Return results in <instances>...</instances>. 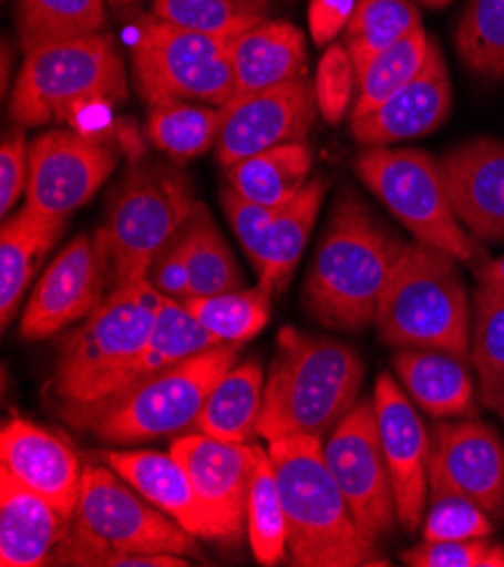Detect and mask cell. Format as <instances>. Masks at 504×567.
Returning <instances> with one entry per match:
<instances>
[{"label":"cell","mask_w":504,"mask_h":567,"mask_svg":"<svg viewBox=\"0 0 504 567\" xmlns=\"http://www.w3.org/2000/svg\"><path fill=\"white\" fill-rule=\"evenodd\" d=\"M64 221L48 217L32 206L19 208L3 219L0 234V319L8 328L19 312L21 299L34 278L43 256L64 231Z\"/></svg>","instance_id":"26"},{"label":"cell","mask_w":504,"mask_h":567,"mask_svg":"<svg viewBox=\"0 0 504 567\" xmlns=\"http://www.w3.org/2000/svg\"><path fill=\"white\" fill-rule=\"evenodd\" d=\"M312 154L304 141L276 145L227 167V186L249 202L281 208L308 184Z\"/></svg>","instance_id":"28"},{"label":"cell","mask_w":504,"mask_h":567,"mask_svg":"<svg viewBox=\"0 0 504 567\" xmlns=\"http://www.w3.org/2000/svg\"><path fill=\"white\" fill-rule=\"evenodd\" d=\"M177 243L191 278V297L243 290L238 262L202 202H195L193 210L182 224Z\"/></svg>","instance_id":"30"},{"label":"cell","mask_w":504,"mask_h":567,"mask_svg":"<svg viewBox=\"0 0 504 567\" xmlns=\"http://www.w3.org/2000/svg\"><path fill=\"white\" fill-rule=\"evenodd\" d=\"M0 462L64 516H75L84 471L71 445L60 436L25 419H10L0 432Z\"/></svg>","instance_id":"21"},{"label":"cell","mask_w":504,"mask_h":567,"mask_svg":"<svg viewBox=\"0 0 504 567\" xmlns=\"http://www.w3.org/2000/svg\"><path fill=\"white\" fill-rule=\"evenodd\" d=\"M217 344H224V342H219L213 332H208L188 312L184 301L161 297L150 339L141 355L136 384L150 380L152 375L161 373L167 367L184 362L193 355H199Z\"/></svg>","instance_id":"32"},{"label":"cell","mask_w":504,"mask_h":567,"mask_svg":"<svg viewBox=\"0 0 504 567\" xmlns=\"http://www.w3.org/2000/svg\"><path fill=\"white\" fill-rule=\"evenodd\" d=\"M238 344H217L132 386L93 427L104 443L136 445L195 425L213 386L238 360Z\"/></svg>","instance_id":"9"},{"label":"cell","mask_w":504,"mask_h":567,"mask_svg":"<svg viewBox=\"0 0 504 567\" xmlns=\"http://www.w3.org/2000/svg\"><path fill=\"white\" fill-rule=\"evenodd\" d=\"M500 414H502V419H504V399H502V405H500V410H497Z\"/></svg>","instance_id":"52"},{"label":"cell","mask_w":504,"mask_h":567,"mask_svg":"<svg viewBox=\"0 0 504 567\" xmlns=\"http://www.w3.org/2000/svg\"><path fill=\"white\" fill-rule=\"evenodd\" d=\"M464 229L480 243L504 240V143L473 138L441 158Z\"/></svg>","instance_id":"20"},{"label":"cell","mask_w":504,"mask_h":567,"mask_svg":"<svg viewBox=\"0 0 504 567\" xmlns=\"http://www.w3.org/2000/svg\"><path fill=\"white\" fill-rule=\"evenodd\" d=\"M71 523L73 518L23 486L10 471L0 468V565H48L54 547L69 534Z\"/></svg>","instance_id":"22"},{"label":"cell","mask_w":504,"mask_h":567,"mask_svg":"<svg viewBox=\"0 0 504 567\" xmlns=\"http://www.w3.org/2000/svg\"><path fill=\"white\" fill-rule=\"evenodd\" d=\"M265 375L256 360L234 364L208 393L193 432L227 443H249L258 436Z\"/></svg>","instance_id":"27"},{"label":"cell","mask_w":504,"mask_h":567,"mask_svg":"<svg viewBox=\"0 0 504 567\" xmlns=\"http://www.w3.org/2000/svg\"><path fill=\"white\" fill-rule=\"evenodd\" d=\"M371 401L391 488H394L399 523L408 534H414L423 525L430 495V436L408 393L389 373H380Z\"/></svg>","instance_id":"16"},{"label":"cell","mask_w":504,"mask_h":567,"mask_svg":"<svg viewBox=\"0 0 504 567\" xmlns=\"http://www.w3.org/2000/svg\"><path fill=\"white\" fill-rule=\"evenodd\" d=\"M161 297L147 278L119 288L62 339L50 395L64 421L93 430L136 384Z\"/></svg>","instance_id":"1"},{"label":"cell","mask_w":504,"mask_h":567,"mask_svg":"<svg viewBox=\"0 0 504 567\" xmlns=\"http://www.w3.org/2000/svg\"><path fill=\"white\" fill-rule=\"evenodd\" d=\"M475 274H477L480 282H493V286L504 288V256L497 258V260H488Z\"/></svg>","instance_id":"48"},{"label":"cell","mask_w":504,"mask_h":567,"mask_svg":"<svg viewBox=\"0 0 504 567\" xmlns=\"http://www.w3.org/2000/svg\"><path fill=\"white\" fill-rule=\"evenodd\" d=\"M317 113L315 84L308 78L236 95L222 106V127L215 143L217 161L232 167L269 147L304 141Z\"/></svg>","instance_id":"14"},{"label":"cell","mask_w":504,"mask_h":567,"mask_svg":"<svg viewBox=\"0 0 504 567\" xmlns=\"http://www.w3.org/2000/svg\"><path fill=\"white\" fill-rule=\"evenodd\" d=\"M260 450L254 443H227L199 432L173 443L171 452L186 468L215 527V540H238L243 536L249 484Z\"/></svg>","instance_id":"15"},{"label":"cell","mask_w":504,"mask_h":567,"mask_svg":"<svg viewBox=\"0 0 504 567\" xmlns=\"http://www.w3.org/2000/svg\"><path fill=\"white\" fill-rule=\"evenodd\" d=\"M229 56L236 78V95L304 80L308 73L306 39L301 30L288 21H263L247 30L229 41Z\"/></svg>","instance_id":"24"},{"label":"cell","mask_w":504,"mask_h":567,"mask_svg":"<svg viewBox=\"0 0 504 567\" xmlns=\"http://www.w3.org/2000/svg\"><path fill=\"white\" fill-rule=\"evenodd\" d=\"M471 360L480 378L482 403L500 410L504 399V288L480 282L471 326Z\"/></svg>","instance_id":"36"},{"label":"cell","mask_w":504,"mask_h":567,"mask_svg":"<svg viewBox=\"0 0 504 567\" xmlns=\"http://www.w3.org/2000/svg\"><path fill=\"white\" fill-rule=\"evenodd\" d=\"M362 358L338 339L284 328L269 364L258 436L326 439L360 401Z\"/></svg>","instance_id":"3"},{"label":"cell","mask_w":504,"mask_h":567,"mask_svg":"<svg viewBox=\"0 0 504 567\" xmlns=\"http://www.w3.org/2000/svg\"><path fill=\"white\" fill-rule=\"evenodd\" d=\"M416 3L425 6V8H432V10H441L445 8L448 3H455V0H416Z\"/></svg>","instance_id":"50"},{"label":"cell","mask_w":504,"mask_h":567,"mask_svg":"<svg viewBox=\"0 0 504 567\" xmlns=\"http://www.w3.org/2000/svg\"><path fill=\"white\" fill-rule=\"evenodd\" d=\"M315 100L328 125H340L353 109L356 69L344 43H332L319 60L315 75Z\"/></svg>","instance_id":"42"},{"label":"cell","mask_w":504,"mask_h":567,"mask_svg":"<svg viewBox=\"0 0 504 567\" xmlns=\"http://www.w3.org/2000/svg\"><path fill=\"white\" fill-rule=\"evenodd\" d=\"M428 482L432 491L469 497L493 518L504 514V443L473 416L439 423L430 436Z\"/></svg>","instance_id":"17"},{"label":"cell","mask_w":504,"mask_h":567,"mask_svg":"<svg viewBox=\"0 0 504 567\" xmlns=\"http://www.w3.org/2000/svg\"><path fill=\"white\" fill-rule=\"evenodd\" d=\"M453 89L443 54L432 41L430 54L419 75L399 93L382 102L369 116L351 123V134L362 147H389L403 141L421 138L451 113Z\"/></svg>","instance_id":"19"},{"label":"cell","mask_w":504,"mask_h":567,"mask_svg":"<svg viewBox=\"0 0 504 567\" xmlns=\"http://www.w3.org/2000/svg\"><path fill=\"white\" fill-rule=\"evenodd\" d=\"M125 93L123 56L116 43L100 32L25 52L10 111L19 127H39L69 121L82 106L119 102Z\"/></svg>","instance_id":"7"},{"label":"cell","mask_w":504,"mask_h":567,"mask_svg":"<svg viewBox=\"0 0 504 567\" xmlns=\"http://www.w3.org/2000/svg\"><path fill=\"white\" fill-rule=\"evenodd\" d=\"M358 0H310L308 25L315 43L330 45L353 19Z\"/></svg>","instance_id":"47"},{"label":"cell","mask_w":504,"mask_h":567,"mask_svg":"<svg viewBox=\"0 0 504 567\" xmlns=\"http://www.w3.org/2000/svg\"><path fill=\"white\" fill-rule=\"evenodd\" d=\"M109 6H114V8H121V6H130V3H136V0H106Z\"/></svg>","instance_id":"51"},{"label":"cell","mask_w":504,"mask_h":567,"mask_svg":"<svg viewBox=\"0 0 504 567\" xmlns=\"http://www.w3.org/2000/svg\"><path fill=\"white\" fill-rule=\"evenodd\" d=\"M423 540H466L493 534L491 516L469 497L451 491H432L423 516Z\"/></svg>","instance_id":"41"},{"label":"cell","mask_w":504,"mask_h":567,"mask_svg":"<svg viewBox=\"0 0 504 567\" xmlns=\"http://www.w3.org/2000/svg\"><path fill=\"white\" fill-rule=\"evenodd\" d=\"M106 466L130 482L145 499L197 538L215 540V527L193 488V482L173 452L132 450L106 452Z\"/></svg>","instance_id":"23"},{"label":"cell","mask_w":504,"mask_h":567,"mask_svg":"<svg viewBox=\"0 0 504 567\" xmlns=\"http://www.w3.org/2000/svg\"><path fill=\"white\" fill-rule=\"evenodd\" d=\"M323 460L362 534L373 543L394 534L401 523L373 401H358L335 425L323 439Z\"/></svg>","instance_id":"12"},{"label":"cell","mask_w":504,"mask_h":567,"mask_svg":"<svg viewBox=\"0 0 504 567\" xmlns=\"http://www.w3.org/2000/svg\"><path fill=\"white\" fill-rule=\"evenodd\" d=\"M30 179V145L25 143L23 127L3 136L0 145V213L10 217L12 208L28 190Z\"/></svg>","instance_id":"45"},{"label":"cell","mask_w":504,"mask_h":567,"mask_svg":"<svg viewBox=\"0 0 504 567\" xmlns=\"http://www.w3.org/2000/svg\"><path fill=\"white\" fill-rule=\"evenodd\" d=\"M455 43L473 73L491 80L504 78V0H471Z\"/></svg>","instance_id":"40"},{"label":"cell","mask_w":504,"mask_h":567,"mask_svg":"<svg viewBox=\"0 0 504 567\" xmlns=\"http://www.w3.org/2000/svg\"><path fill=\"white\" fill-rule=\"evenodd\" d=\"M412 567H504V547L488 538L423 540L401 554Z\"/></svg>","instance_id":"43"},{"label":"cell","mask_w":504,"mask_h":567,"mask_svg":"<svg viewBox=\"0 0 504 567\" xmlns=\"http://www.w3.org/2000/svg\"><path fill=\"white\" fill-rule=\"evenodd\" d=\"M104 23V0H17V28L25 52L54 41L100 34Z\"/></svg>","instance_id":"33"},{"label":"cell","mask_w":504,"mask_h":567,"mask_svg":"<svg viewBox=\"0 0 504 567\" xmlns=\"http://www.w3.org/2000/svg\"><path fill=\"white\" fill-rule=\"evenodd\" d=\"M222 208H224V213H227V217L234 226V234H236L243 251L247 254L249 262L258 271L260 262H263V247H265L269 226H271L278 208H269V206L249 202L243 195H238L232 186L222 190Z\"/></svg>","instance_id":"44"},{"label":"cell","mask_w":504,"mask_h":567,"mask_svg":"<svg viewBox=\"0 0 504 567\" xmlns=\"http://www.w3.org/2000/svg\"><path fill=\"white\" fill-rule=\"evenodd\" d=\"M421 25V17L410 0H358L351 23L344 30V45L358 75L373 56L399 43Z\"/></svg>","instance_id":"38"},{"label":"cell","mask_w":504,"mask_h":567,"mask_svg":"<svg viewBox=\"0 0 504 567\" xmlns=\"http://www.w3.org/2000/svg\"><path fill=\"white\" fill-rule=\"evenodd\" d=\"M152 14L197 34L234 41L267 21L269 0H154Z\"/></svg>","instance_id":"35"},{"label":"cell","mask_w":504,"mask_h":567,"mask_svg":"<svg viewBox=\"0 0 504 567\" xmlns=\"http://www.w3.org/2000/svg\"><path fill=\"white\" fill-rule=\"evenodd\" d=\"M403 247L353 190H344L335 199L306 278L308 312L347 332L371 328Z\"/></svg>","instance_id":"2"},{"label":"cell","mask_w":504,"mask_h":567,"mask_svg":"<svg viewBox=\"0 0 504 567\" xmlns=\"http://www.w3.org/2000/svg\"><path fill=\"white\" fill-rule=\"evenodd\" d=\"M10 62H12L10 41H3V91H8V82H10Z\"/></svg>","instance_id":"49"},{"label":"cell","mask_w":504,"mask_h":567,"mask_svg":"<svg viewBox=\"0 0 504 567\" xmlns=\"http://www.w3.org/2000/svg\"><path fill=\"white\" fill-rule=\"evenodd\" d=\"M394 371L412 401L434 419L475 416L473 362L445 351L399 349Z\"/></svg>","instance_id":"25"},{"label":"cell","mask_w":504,"mask_h":567,"mask_svg":"<svg viewBox=\"0 0 504 567\" xmlns=\"http://www.w3.org/2000/svg\"><path fill=\"white\" fill-rule=\"evenodd\" d=\"M278 488L288 518V558L299 567L387 565L378 543L358 527L351 508L335 484L323 441L292 436L269 443Z\"/></svg>","instance_id":"4"},{"label":"cell","mask_w":504,"mask_h":567,"mask_svg":"<svg viewBox=\"0 0 504 567\" xmlns=\"http://www.w3.org/2000/svg\"><path fill=\"white\" fill-rule=\"evenodd\" d=\"M356 173L416 243L475 271L488 262L482 243L457 219L441 161L412 147H364Z\"/></svg>","instance_id":"8"},{"label":"cell","mask_w":504,"mask_h":567,"mask_svg":"<svg viewBox=\"0 0 504 567\" xmlns=\"http://www.w3.org/2000/svg\"><path fill=\"white\" fill-rule=\"evenodd\" d=\"M193 206L191 182L179 167L138 161L127 169L93 236L106 295L147 276L154 256L182 229Z\"/></svg>","instance_id":"6"},{"label":"cell","mask_w":504,"mask_h":567,"mask_svg":"<svg viewBox=\"0 0 504 567\" xmlns=\"http://www.w3.org/2000/svg\"><path fill=\"white\" fill-rule=\"evenodd\" d=\"M222 127V106L165 100L150 104L147 136L173 161H191L215 147Z\"/></svg>","instance_id":"31"},{"label":"cell","mask_w":504,"mask_h":567,"mask_svg":"<svg viewBox=\"0 0 504 567\" xmlns=\"http://www.w3.org/2000/svg\"><path fill=\"white\" fill-rule=\"evenodd\" d=\"M73 520L116 551L177 554L199 551L197 536L163 514L111 466H89Z\"/></svg>","instance_id":"11"},{"label":"cell","mask_w":504,"mask_h":567,"mask_svg":"<svg viewBox=\"0 0 504 567\" xmlns=\"http://www.w3.org/2000/svg\"><path fill=\"white\" fill-rule=\"evenodd\" d=\"M116 150L97 138L54 130L30 143L25 204L41 215L66 219L114 173Z\"/></svg>","instance_id":"13"},{"label":"cell","mask_w":504,"mask_h":567,"mask_svg":"<svg viewBox=\"0 0 504 567\" xmlns=\"http://www.w3.org/2000/svg\"><path fill=\"white\" fill-rule=\"evenodd\" d=\"M471 326L457 260L416 240L405 243L376 317L382 342L397 351H445L473 362Z\"/></svg>","instance_id":"5"},{"label":"cell","mask_w":504,"mask_h":567,"mask_svg":"<svg viewBox=\"0 0 504 567\" xmlns=\"http://www.w3.org/2000/svg\"><path fill=\"white\" fill-rule=\"evenodd\" d=\"M145 278L152 282V288L158 295L167 299L186 301L191 297V278L177 243V234L158 249Z\"/></svg>","instance_id":"46"},{"label":"cell","mask_w":504,"mask_h":567,"mask_svg":"<svg viewBox=\"0 0 504 567\" xmlns=\"http://www.w3.org/2000/svg\"><path fill=\"white\" fill-rule=\"evenodd\" d=\"M271 292L256 286L210 297L186 299L188 312L224 344H243L256 337L269 321Z\"/></svg>","instance_id":"39"},{"label":"cell","mask_w":504,"mask_h":567,"mask_svg":"<svg viewBox=\"0 0 504 567\" xmlns=\"http://www.w3.org/2000/svg\"><path fill=\"white\" fill-rule=\"evenodd\" d=\"M432 41L428 39L423 25L414 28L399 43L387 48L369 62V66L358 75V95L351 109V123L369 116L382 102L408 86L423 69Z\"/></svg>","instance_id":"34"},{"label":"cell","mask_w":504,"mask_h":567,"mask_svg":"<svg viewBox=\"0 0 504 567\" xmlns=\"http://www.w3.org/2000/svg\"><path fill=\"white\" fill-rule=\"evenodd\" d=\"M106 297L104 267L95 238L78 236L54 256L21 317V334L39 342L86 319Z\"/></svg>","instance_id":"18"},{"label":"cell","mask_w":504,"mask_h":567,"mask_svg":"<svg viewBox=\"0 0 504 567\" xmlns=\"http://www.w3.org/2000/svg\"><path fill=\"white\" fill-rule=\"evenodd\" d=\"M326 179L317 177L306 184V188L276 210V217L269 226V234L263 247V262L258 274V286L267 292L284 290L288 278L292 276L306 243L312 234L323 195Z\"/></svg>","instance_id":"29"},{"label":"cell","mask_w":504,"mask_h":567,"mask_svg":"<svg viewBox=\"0 0 504 567\" xmlns=\"http://www.w3.org/2000/svg\"><path fill=\"white\" fill-rule=\"evenodd\" d=\"M132 66L147 104L184 100L224 106L236 97L229 41L171 25L154 14L136 25Z\"/></svg>","instance_id":"10"},{"label":"cell","mask_w":504,"mask_h":567,"mask_svg":"<svg viewBox=\"0 0 504 567\" xmlns=\"http://www.w3.org/2000/svg\"><path fill=\"white\" fill-rule=\"evenodd\" d=\"M247 536L260 565H276L288 556V518L269 450H260L247 497Z\"/></svg>","instance_id":"37"}]
</instances>
